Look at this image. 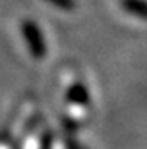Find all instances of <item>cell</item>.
I'll use <instances>...</instances> for the list:
<instances>
[{"mask_svg": "<svg viewBox=\"0 0 147 149\" xmlns=\"http://www.w3.org/2000/svg\"><path fill=\"white\" fill-rule=\"evenodd\" d=\"M55 4H59V6H71V2L69 0H53Z\"/></svg>", "mask_w": 147, "mask_h": 149, "instance_id": "obj_2", "label": "cell"}, {"mask_svg": "<svg viewBox=\"0 0 147 149\" xmlns=\"http://www.w3.org/2000/svg\"><path fill=\"white\" fill-rule=\"evenodd\" d=\"M121 6L126 13L147 20V0H121Z\"/></svg>", "mask_w": 147, "mask_h": 149, "instance_id": "obj_1", "label": "cell"}]
</instances>
